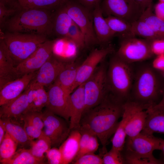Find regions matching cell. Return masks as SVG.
<instances>
[{
	"instance_id": "45",
	"label": "cell",
	"mask_w": 164,
	"mask_h": 164,
	"mask_svg": "<svg viewBox=\"0 0 164 164\" xmlns=\"http://www.w3.org/2000/svg\"><path fill=\"white\" fill-rule=\"evenodd\" d=\"M46 153L49 164H63L62 155L59 148L52 147Z\"/></svg>"
},
{
	"instance_id": "25",
	"label": "cell",
	"mask_w": 164,
	"mask_h": 164,
	"mask_svg": "<svg viewBox=\"0 0 164 164\" xmlns=\"http://www.w3.org/2000/svg\"><path fill=\"white\" fill-rule=\"evenodd\" d=\"M79 64L75 62L66 63L55 83L70 94L74 90Z\"/></svg>"
},
{
	"instance_id": "24",
	"label": "cell",
	"mask_w": 164,
	"mask_h": 164,
	"mask_svg": "<svg viewBox=\"0 0 164 164\" xmlns=\"http://www.w3.org/2000/svg\"><path fill=\"white\" fill-rule=\"evenodd\" d=\"M80 137L79 129L72 130L59 147L62 156L63 164L72 163L75 158L79 150Z\"/></svg>"
},
{
	"instance_id": "10",
	"label": "cell",
	"mask_w": 164,
	"mask_h": 164,
	"mask_svg": "<svg viewBox=\"0 0 164 164\" xmlns=\"http://www.w3.org/2000/svg\"><path fill=\"white\" fill-rule=\"evenodd\" d=\"M42 117L44 125L43 130L50 140L51 147H59L71 131L69 124L64 119L47 108L42 112Z\"/></svg>"
},
{
	"instance_id": "18",
	"label": "cell",
	"mask_w": 164,
	"mask_h": 164,
	"mask_svg": "<svg viewBox=\"0 0 164 164\" xmlns=\"http://www.w3.org/2000/svg\"><path fill=\"white\" fill-rule=\"evenodd\" d=\"M36 71L25 74L0 88V106L20 95L28 86Z\"/></svg>"
},
{
	"instance_id": "42",
	"label": "cell",
	"mask_w": 164,
	"mask_h": 164,
	"mask_svg": "<svg viewBox=\"0 0 164 164\" xmlns=\"http://www.w3.org/2000/svg\"><path fill=\"white\" fill-rule=\"evenodd\" d=\"M20 9L15 7H9L0 2V28L5 27V24L9 19L13 16Z\"/></svg>"
},
{
	"instance_id": "21",
	"label": "cell",
	"mask_w": 164,
	"mask_h": 164,
	"mask_svg": "<svg viewBox=\"0 0 164 164\" xmlns=\"http://www.w3.org/2000/svg\"><path fill=\"white\" fill-rule=\"evenodd\" d=\"M80 50L78 46L67 37H59L54 40L53 54L65 63L76 61Z\"/></svg>"
},
{
	"instance_id": "34",
	"label": "cell",
	"mask_w": 164,
	"mask_h": 164,
	"mask_svg": "<svg viewBox=\"0 0 164 164\" xmlns=\"http://www.w3.org/2000/svg\"><path fill=\"white\" fill-rule=\"evenodd\" d=\"M18 143L6 132L0 143V163L11 158L16 151Z\"/></svg>"
},
{
	"instance_id": "38",
	"label": "cell",
	"mask_w": 164,
	"mask_h": 164,
	"mask_svg": "<svg viewBox=\"0 0 164 164\" xmlns=\"http://www.w3.org/2000/svg\"><path fill=\"white\" fill-rule=\"evenodd\" d=\"M66 37L75 43L80 50L86 47L84 36L79 28L73 22L69 30Z\"/></svg>"
},
{
	"instance_id": "7",
	"label": "cell",
	"mask_w": 164,
	"mask_h": 164,
	"mask_svg": "<svg viewBox=\"0 0 164 164\" xmlns=\"http://www.w3.org/2000/svg\"><path fill=\"white\" fill-rule=\"evenodd\" d=\"M120 39L119 47L115 54L126 63H140L154 56L150 49L151 40L136 36Z\"/></svg>"
},
{
	"instance_id": "8",
	"label": "cell",
	"mask_w": 164,
	"mask_h": 164,
	"mask_svg": "<svg viewBox=\"0 0 164 164\" xmlns=\"http://www.w3.org/2000/svg\"><path fill=\"white\" fill-rule=\"evenodd\" d=\"M64 6L73 22L82 33L86 47H89L98 44L94 27L92 11L78 2L68 0Z\"/></svg>"
},
{
	"instance_id": "56",
	"label": "cell",
	"mask_w": 164,
	"mask_h": 164,
	"mask_svg": "<svg viewBox=\"0 0 164 164\" xmlns=\"http://www.w3.org/2000/svg\"><path fill=\"white\" fill-rule=\"evenodd\" d=\"M160 2H164V0H159Z\"/></svg>"
},
{
	"instance_id": "29",
	"label": "cell",
	"mask_w": 164,
	"mask_h": 164,
	"mask_svg": "<svg viewBox=\"0 0 164 164\" xmlns=\"http://www.w3.org/2000/svg\"><path fill=\"white\" fill-rule=\"evenodd\" d=\"M139 19L150 27L158 38L164 39V21L158 18L153 12L152 4L144 11Z\"/></svg>"
},
{
	"instance_id": "47",
	"label": "cell",
	"mask_w": 164,
	"mask_h": 164,
	"mask_svg": "<svg viewBox=\"0 0 164 164\" xmlns=\"http://www.w3.org/2000/svg\"><path fill=\"white\" fill-rule=\"evenodd\" d=\"M98 138L94 133L91 134L85 154L94 153L98 149L99 144Z\"/></svg>"
},
{
	"instance_id": "3",
	"label": "cell",
	"mask_w": 164,
	"mask_h": 164,
	"mask_svg": "<svg viewBox=\"0 0 164 164\" xmlns=\"http://www.w3.org/2000/svg\"><path fill=\"white\" fill-rule=\"evenodd\" d=\"M53 16L50 10L21 8L6 22L8 32L43 35L53 33Z\"/></svg>"
},
{
	"instance_id": "48",
	"label": "cell",
	"mask_w": 164,
	"mask_h": 164,
	"mask_svg": "<svg viewBox=\"0 0 164 164\" xmlns=\"http://www.w3.org/2000/svg\"><path fill=\"white\" fill-rule=\"evenodd\" d=\"M151 64L155 70L161 72L164 71V54L156 56Z\"/></svg>"
},
{
	"instance_id": "27",
	"label": "cell",
	"mask_w": 164,
	"mask_h": 164,
	"mask_svg": "<svg viewBox=\"0 0 164 164\" xmlns=\"http://www.w3.org/2000/svg\"><path fill=\"white\" fill-rule=\"evenodd\" d=\"M73 23L63 4L53 14V33L59 37H66Z\"/></svg>"
},
{
	"instance_id": "16",
	"label": "cell",
	"mask_w": 164,
	"mask_h": 164,
	"mask_svg": "<svg viewBox=\"0 0 164 164\" xmlns=\"http://www.w3.org/2000/svg\"><path fill=\"white\" fill-rule=\"evenodd\" d=\"M66 63L57 59L53 54L36 71L31 83L49 87L55 82Z\"/></svg>"
},
{
	"instance_id": "35",
	"label": "cell",
	"mask_w": 164,
	"mask_h": 164,
	"mask_svg": "<svg viewBox=\"0 0 164 164\" xmlns=\"http://www.w3.org/2000/svg\"><path fill=\"white\" fill-rule=\"evenodd\" d=\"M132 26L133 32L135 36L151 40L159 39L150 27L140 19L132 23Z\"/></svg>"
},
{
	"instance_id": "6",
	"label": "cell",
	"mask_w": 164,
	"mask_h": 164,
	"mask_svg": "<svg viewBox=\"0 0 164 164\" xmlns=\"http://www.w3.org/2000/svg\"><path fill=\"white\" fill-rule=\"evenodd\" d=\"M107 68V65L104 61L84 83L85 107L84 114L100 103L108 93Z\"/></svg>"
},
{
	"instance_id": "36",
	"label": "cell",
	"mask_w": 164,
	"mask_h": 164,
	"mask_svg": "<svg viewBox=\"0 0 164 164\" xmlns=\"http://www.w3.org/2000/svg\"><path fill=\"white\" fill-rule=\"evenodd\" d=\"M30 151L35 157L44 160V154L51 148V143L48 137L38 139L35 141L32 140L30 144Z\"/></svg>"
},
{
	"instance_id": "33",
	"label": "cell",
	"mask_w": 164,
	"mask_h": 164,
	"mask_svg": "<svg viewBox=\"0 0 164 164\" xmlns=\"http://www.w3.org/2000/svg\"><path fill=\"white\" fill-rule=\"evenodd\" d=\"M30 83L35 86L36 91L33 100L26 112H41L42 109L44 107H46L48 103L47 91L45 89L44 86Z\"/></svg>"
},
{
	"instance_id": "50",
	"label": "cell",
	"mask_w": 164,
	"mask_h": 164,
	"mask_svg": "<svg viewBox=\"0 0 164 164\" xmlns=\"http://www.w3.org/2000/svg\"><path fill=\"white\" fill-rule=\"evenodd\" d=\"M154 14L158 18L164 21V2H160L154 7Z\"/></svg>"
},
{
	"instance_id": "23",
	"label": "cell",
	"mask_w": 164,
	"mask_h": 164,
	"mask_svg": "<svg viewBox=\"0 0 164 164\" xmlns=\"http://www.w3.org/2000/svg\"><path fill=\"white\" fill-rule=\"evenodd\" d=\"M147 116L142 131L153 134L157 132L164 134V101L147 109Z\"/></svg>"
},
{
	"instance_id": "57",
	"label": "cell",
	"mask_w": 164,
	"mask_h": 164,
	"mask_svg": "<svg viewBox=\"0 0 164 164\" xmlns=\"http://www.w3.org/2000/svg\"><path fill=\"white\" fill-rule=\"evenodd\" d=\"M162 99L164 101V94L163 97V98H162Z\"/></svg>"
},
{
	"instance_id": "37",
	"label": "cell",
	"mask_w": 164,
	"mask_h": 164,
	"mask_svg": "<svg viewBox=\"0 0 164 164\" xmlns=\"http://www.w3.org/2000/svg\"><path fill=\"white\" fill-rule=\"evenodd\" d=\"M111 141L113 149L121 152L123 150L125 143V138L127 136L124 125L121 121L114 133Z\"/></svg>"
},
{
	"instance_id": "9",
	"label": "cell",
	"mask_w": 164,
	"mask_h": 164,
	"mask_svg": "<svg viewBox=\"0 0 164 164\" xmlns=\"http://www.w3.org/2000/svg\"><path fill=\"white\" fill-rule=\"evenodd\" d=\"M100 7L103 15L114 16L131 24L144 12L134 0H103Z\"/></svg>"
},
{
	"instance_id": "12",
	"label": "cell",
	"mask_w": 164,
	"mask_h": 164,
	"mask_svg": "<svg viewBox=\"0 0 164 164\" xmlns=\"http://www.w3.org/2000/svg\"><path fill=\"white\" fill-rule=\"evenodd\" d=\"M114 51L113 46L111 44L100 49L96 48L92 50L78 67L74 90L84 83L94 73L98 65Z\"/></svg>"
},
{
	"instance_id": "51",
	"label": "cell",
	"mask_w": 164,
	"mask_h": 164,
	"mask_svg": "<svg viewBox=\"0 0 164 164\" xmlns=\"http://www.w3.org/2000/svg\"><path fill=\"white\" fill-rule=\"evenodd\" d=\"M134 1L144 11L152 4L153 0H134Z\"/></svg>"
},
{
	"instance_id": "49",
	"label": "cell",
	"mask_w": 164,
	"mask_h": 164,
	"mask_svg": "<svg viewBox=\"0 0 164 164\" xmlns=\"http://www.w3.org/2000/svg\"><path fill=\"white\" fill-rule=\"evenodd\" d=\"M78 2L85 7L92 11L98 5L101 0H77Z\"/></svg>"
},
{
	"instance_id": "41",
	"label": "cell",
	"mask_w": 164,
	"mask_h": 164,
	"mask_svg": "<svg viewBox=\"0 0 164 164\" xmlns=\"http://www.w3.org/2000/svg\"><path fill=\"white\" fill-rule=\"evenodd\" d=\"M74 164H103L102 157L94 153H87L73 160Z\"/></svg>"
},
{
	"instance_id": "14",
	"label": "cell",
	"mask_w": 164,
	"mask_h": 164,
	"mask_svg": "<svg viewBox=\"0 0 164 164\" xmlns=\"http://www.w3.org/2000/svg\"><path fill=\"white\" fill-rule=\"evenodd\" d=\"M164 140L155 137L153 134L142 131L136 136L128 138L125 150L137 153L153 155L155 150H160Z\"/></svg>"
},
{
	"instance_id": "19",
	"label": "cell",
	"mask_w": 164,
	"mask_h": 164,
	"mask_svg": "<svg viewBox=\"0 0 164 164\" xmlns=\"http://www.w3.org/2000/svg\"><path fill=\"white\" fill-rule=\"evenodd\" d=\"M17 65L3 39H0V88L20 77Z\"/></svg>"
},
{
	"instance_id": "17",
	"label": "cell",
	"mask_w": 164,
	"mask_h": 164,
	"mask_svg": "<svg viewBox=\"0 0 164 164\" xmlns=\"http://www.w3.org/2000/svg\"><path fill=\"white\" fill-rule=\"evenodd\" d=\"M84 83L75 88L69 98V126L71 130L79 129L85 107Z\"/></svg>"
},
{
	"instance_id": "28",
	"label": "cell",
	"mask_w": 164,
	"mask_h": 164,
	"mask_svg": "<svg viewBox=\"0 0 164 164\" xmlns=\"http://www.w3.org/2000/svg\"><path fill=\"white\" fill-rule=\"evenodd\" d=\"M105 19L115 36H118L120 39L135 36L132 24L124 20L112 15L108 16Z\"/></svg>"
},
{
	"instance_id": "44",
	"label": "cell",
	"mask_w": 164,
	"mask_h": 164,
	"mask_svg": "<svg viewBox=\"0 0 164 164\" xmlns=\"http://www.w3.org/2000/svg\"><path fill=\"white\" fill-rule=\"evenodd\" d=\"M24 129L30 139L48 137L45 134L43 130L38 128L25 121H22Z\"/></svg>"
},
{
	"instance_id": "13",
	"label": "cell",
	"mask_w": 164,
	"mask_h": 164,
	"mask_svg": "<svg viewBox=\"0 0 164 164\" xmlns=\"http://www.w3.org/2000/svg\"><path fill=\"white\" fill-rule=\"evenodd\" d=\"M54 40H47L29 57L16 66L21 77L37 71L53 54Z\"/></svg>"
},
{
	"instance_id": "2",
	"label": "cell",
	"mask_w": 164,
	"mask_h": 164,
	"mask_svg": "<svg viewBox=\"0 0 164 164\" xmlns=\"http://www.w3.org/2000/svg\"><path fill=\"white\" fill-rule=\"evenodd\" d=\"M133 82L129 99L146 110L158 104L164 94V79L161 73L151 63L135 66Z\"/></svg>"
},
{
	"instance_id": "11",
	"label": "cell",
	"mask_w": 164,
	"mask_h": 164,
	"mask_svg": "<svg viewBox=\"0 0 164 164\" xmlns=\"http://www.w3.org/2000/svg\"><path fill=\"white\" fill-rule=\"evenodd\" d=\"M147 115V110L141 105L129 100L125 103L121 121L128 138L134 137L142 130Z\"/></svg>"
},
{
	"instance_id": "15",
	"label": "cell",
	"mask_w": 164,
	"mask_h": 164,
	"mask_svg": "<svg viewBox=\"0 0 164 164\" xmlns=\"http://www.w3.org/2000/svg\"><path fill=\"white\" fill-rule=\"evenodd\" d=\"M47 109L69 121V98L70 94L54 82L49 87Z\"/></svg>"
},
{
	"instance_id": "52",
	"label": "cell",
	"mask_w": 164,
	"mask_h": 164,
	"mask_svg": "<svg viewBox=\"0 0 164 164\" xmlns=\"http://www.w3.org/2000/svg\"><path fill=\"white\" fill-rule=\"evenodd\" d=\"M6 133L5 129L2 123L0 121V143L4 138Z\"/></svg>"
},
{
	"instance_id": "31",
	"label": "cell",
	"mask_w": 164,
	"mask_h": 164,
	"mask_svg": "<svg viewBox=\"0 0 164 164\" xmlns=\"http://www.w3.org/2000/svg\"><path fill=\"white\" fill-rule=\"evenodd\" d=\"M67 0H17L20 8H39L48 9L58 8Z\"/></svg>"
},
{
	"instance_id": "4",
	"label": "cell",
	"mask_w": 164,
	"mask_h": 164,
	"mask_svg": "<svg viewBox=\"0 0 164 164\" xmlns=\"http://www.w3.org/2000/svg\"><path fill=\"white\" fill-rule=\"evenodd\" d=\"M135 70L134 64L126 63L114 54L111 58L107 68L106 82L108 92L124 102L128 100L133 82Z\"/></svg>"
},
{
	"instance_id": "32",
	"label": "cell",
	"mask_w": 164,
	"mask_h": 164,
	"mask_svg": "<svg viewBox=\"0 0 164 164\" xmlns=\"http://www.w3.org/2000/svg\"><path fill=\"white\" fill-rule=\"evenodd\" d=\"M125 164H164L162 160L157 159L153 155H147L137 153L125 150L123 154Z\"/></svg>"
},
{
	"instance_id": "30",
	"label": "cell",
	"mask_w": 164,
	"mask_h": 164,
	"mask_svg": "<svg viewBox=\"0 0 164 164\" xmlns=\"http://www.w3.org/2000/svg\"><path fill=\"white\" fill-rule=\"evenodd\" d=\"M44 160L34 156L29 149H21L17 151L9 159L1 164H45Z\"/></svg>"
},
{
	"instance_id": "22",
	"label": "cell",
	"mask_w": 164,
	"mask_h": 164,
	"mask_svg": "<svg viewBox=\"0 0 164 164\" xmlns=\"http://www.w3.org/2000/svg\"><path fill=\"white\" fill-rule=\"evenodd\" d=\"M93 25L98 44L107 46L115 36L105 18L104 17L100 5L92 10Z\"/></svg>"
},
{
	"instance_id": "43",
	"label": "cell",
	"mask_w": 164,
	"mask_h": 164,
	"mask_svg": "<svg viewBox=\"0 0 164 164\" xmlns=\"http://www.w3.org/2000/svg\"><path fill=\"white\" fill-rule=\"evenodd\" d=\"M79 130L81 133L79 150L74 160L85 154L90 136L93 133L90 130L82 127H80Z\"/></svg>"
},
{
	"instance_id": "40",
	"label": "cell",
	"mask_w": 164,
	"mask_h": 164,
	"mask_svg": "<svg viewBox=\"0 0 164 164\" xmlns=\"http://www.w3.org/2000/svg\"><path fill=\"white\" fill-rule=\"evenodd\" d=\"M42 112L36 111L26 112L22 115L21 120L43 130L44 125L42 117Z\"/></svg>"
},
{
	"instance_id": "1",
	"label": "cell",
	"mask_w": 164,
	"mask_h": 164,
	"mask_svg": "<svg viewBox=\"0 0 164 164\" xmlns=\"http://www.w3.org/2000/svg\"><path fill=\"white\" fill-rule=\"evenodd\" d=\"M124 102L108 92L98 104L83 114L80 127L95 134L99 140L103 152H106L108 139L119 125L118 120L123 115Z\"/></svg>"
},
{
	"instance_id": "46",
	"label": "cell",
	"mask_w": 164,
	"mask_h": 164,
	"mask_svg": "<svg viewBox=\"0 0 164 164\" xmlns=\"http://www.w3.org/2000/svg\"><path fill=\"white\" fill-rule=\"evenodd\" d=\"M150 47L154 56L164 54V39H156L150 40Z\"/></svg>"
},
{
	"instance_id": "53",
	"label": "cell",
	"mask_w": 164,
	"mask_h": 164,
	"mask_svg": "<svg viewBox=\"0 0 164 164\" xmlns=\"http://www.w3.org/2000/svg\"><path fill=\"white\" fill-rule=\"evenodd\" d=\"M15 0H0V2H2L5 5H13L12 3ZM17 3V0H16Z\"/></svg>"
},
{
	"instance_id": "39",
	"label": "cell",
	"mask_w": 164,
	"mask_h": 164,
	"mask_svg": "<svg viewBox=\"0 0 164 164\" xmlns=\"http://www.w3.org/2000/svg\"><path fill=\"white\" fill-rule=\"evenodd\" d=\"M102 160L103 164H125L121 152L112 148L109 152H106L104 154Z\"/></svg>"
},
{
	"instance_id": "5",
	"label": "cell",
	"mask_w": 164,
	"mask_h": 164,
	"mask_svg": "<svg viewBox=\"0 0 164 164\" xmlns=\"http://www.w3.org/2000/svg\"><path fill=\"white\" fill-rule=\"evenodd\" d=\"M46 36L7 32L2 38L17 65L31 55L47 40Z\"/></svg>"
},
{
	"instance_id": "20",
	"label": "cell",
	"mask_w": 164,
	"mask_h": 164,
	"mask_svg": "<svg viewBox=\"0 0 164 164\" xmlns=\"http://www.w3.org/2000/svg\"><path fill=\"white\" fill-rule=\"evenodd\" d=\"M28 86L19 97L0 106V118L21 120L29 107Z\"/></svg>"
},
{
	"instance_id": "55",
	"label": "cell",
	"mask_w": 164,
	"mask_h": 164,
	"mask_svg": "<svg viewBox=\"0 0 164 164\" xmlns=\"http://www.w3.org/2000/svg\"><path fill=\"white\" fill-rule=\"evenodd\" d=\"M161 72V73L162 74V76L163 77V78L164 79V71Z\"/></svg>"
},
{
	"instance_id": "54",
	"label": "cell",
	"mask_w": 164,
	"mask_h": 164,
	"mask_svg": "<svg viewBox=\"0 0 164 164\" xmlns=\"http://www.w3.org/2000/svg\"><path fill=\"white\" fill-rule=\"evenodd\" d=\"M160 150L162 151L163 155L162 161L164 162V141L162 144Z\"/></svg>"
},
{
	"instance_id": "26",
	"label": "cell",
	"mask_w": 164,
	"mask_h": 164,
	"mask_svg": "<svg viewBox=\"0 0 164 164\" xmlns=\"http://www.w3.org/2000/svg\"><path fill=\"white\" fill-rule=\"evenodd\" d=\"M22 120L0 118L6 132L18 143L22 145H30L31 140L27 135L23 126L20 124Z\"/></svg>"
}]
</instances>
